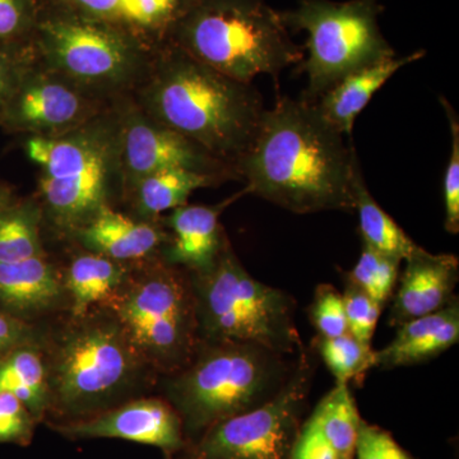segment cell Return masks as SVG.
Here are the masks:
<instances>
[{"label":"cell","instance_id":"6da1fadb","mask_svg":"<svg viewBox=\"0 0 459 459\" xmlns=\"http://www.w3.org/2000/svg\"><path fill=\"white\" fill-rule=\"evenodd\" d=\"M359 159L316 102L280 98L237 165L247 195L298 214L352 211Z\"/></svg>","mask_w":459,"mask_h":459},{"label":"cell","instance_id":"7a4b0ae2","mask_svg":"<svg viewBox=\"0 0 459 459\" xmlns=\"http://www.w3.org/2000/svg\"><path fill=\"white\" fill-rule=\"evenodd\" d=\"M39 342L47 365L48 416L60 422L90 418L157 385L159 376L108 309L59 314L40 325Z\"/></svg>","mask_w":459,"mask_h":459},{"label":"cell","instance_id":"3957f363","mask_svg":"<svg viewBox=\"0 0 459 459\" xmlns=\"http://www.w3.org/2000/svg\"><path fill=\"white\" fill-rule=\"evenodd\" d=\"M144 102L148 117L235 170L265 111L262 95L252 83L219 74L170 42L157 59Z\"/></svg>","mask_w":459,"mask_h":459},{"label":"cell","instance_id":"277c9868","mask_svg":"<svg viewBox=\"0 0 459 459\" xmlns=\"http://www.w3.org/2000/svg\"><path fill=\"white\" fill-rule=\"evenodd\" d=\"M295 359L241 342H199L186 367L157 385L183 421L186 446L223 420L261 406L282 388Z\"/></svg>","mask_w":459,"mask_h":459},{"label":"cell","instance_id":"5b68a950","mask_svg":"<svg viewBox=\"0 0 459 459\" xmlns=\"http://www.w3.org/2000/svg\"><path fill=\"white\" fill-rule=\"evenodd\" d=\"M168 42L226 77L252 83L304 60L279 12L264 0H195Z\"/></svg>","mask_w":459,"mask_h":459},{"label":"cell","instance_id":"8992f818","mask_svg":"<svg viewBox=\"0 0 459 459\" xmlns=\"http://www.w3.org/2000/svg\"><path fill=\"white\" fill-rule=\"evenodd\" d=\"M189 277L199 340L258 344L289 358L304 349L294 298L247 273L229 238L213 264Z\"/></svg>","mask_w":459,"mask_h":459},{"label":"cell","instance_id":"52a82bcc","mask_svg":"<svg viewBox=\"0 0 459 459\" xmlns=\"http://www.w3.org/2000/svg\"><path fill=\"white\" fill-rule=\"evenodd\" d=\"M107 309L159 377L186 367L201 342L189 273L161 256L132 263Z\"/></svg>","mask_w":459,"mask_h":459},{"label":"cell","instance_id":"ba28073f","mask_svg":"<svg viewBox=\"0 0 459 459\" xmlns=\"http://www.w3.org/2000/svg\"><path fill=\"white\" fill-rule=\"evenodd\" d=\"M26 153L40 168L42 217L74 235L108 204L119 168V133L83 126L56 137L31 135Z\"/></svg>","mask_w":459,"mask_h":459},{"label":"cell","instance_id":"9c48e42d","mask_svg":"<svg viewBox=\"0 0 459 459\" xmlns=\"http://www.w3.org/2000/svg\"><path fill=\"white\" fill-rule=\"evenodd\" d=\"M382 9L377 0H300L281 13L287 29L307 33L303 99L316 102L347 75L395 56L377 23Z\"/></svg>","mask_w":459,"mask_h":459},{"label":"cell","instance_id":"30bf717a","mask_svg":"<svg viewBox=\"0 0 459 459\" xmlns=\"http://www.w3.org/2000/svg\"><path fill=\"white\" fill-rule=\"evenodd\" d=\"M314 350H300L282 388L261 406L223 420L193 444L190 459H290L303 427L316 373Z\"/></svg>","mask_w":459,"mask_h":459},{"label":"cell","instance_id":"8fae6325","mask_svg":"<svg viewBox=\"0 0 459 459\" xmlns=\"http://www.w3.org/2000/svg\"><path fill=\"white\" fill-rule=\"evenodd\" d=\"M32 45L51 72L82 90L126 82L146 48L114 27L54 8L39 12Z\"/></svg>","mask_w":459,"mask_h":459},{"label":"cell","instance_id":"7c38bea8","mask_svg":"<svg viewBox=\"0 0 459 459\" xmlns=\"http://www.w3.org/2000/svg\"><path fill=\"white\" fill-rule=\"evenodd\" d=\"M119 168L129 189L148 175L170 169H186L238 180L232 166L210 155L195 142L155 122L133 114L119 131Z\"/></svg>","mask_w":459,"mask_h":459},{"label":"cell","instance_id":"4fadbf2b","mask_svg":"<svg viewBox=\"0 0 459 459\" xmlns=\"http://www.w3.org/2000/svg\"><path fill=\"white\" fill-rule=\"evenodd\" d=\"M51 429L66 439H122L156 446L169 455L188 444L179 413L164 397L142 395L90 418L56 422Z\"/></svg>","mask_w":459,"mask_h":459},{"label":"cell","instance_id":"5bb4252c","mask_svg":"<svg viewBox=\"0 0 459 459\" xmlns=\"http://www.w3.org/2000/svg\"><path fill=\"white\" fill-rule=\"evenodd\" d=\"M95 114L83 90L62 75L26 71L2 126L8 131L56 137L86 126Z\"/></svg>","mask_w":459,"mask_h":459},{"label":"cell","instance_id":"9a60e30c","mask_svg":"<svg viewBox=\"0 0 459 459\" xmlns=\"http://www.w3.org/2000/svg\"><path fill=\"white\" fill-rule=\"evenodd\" d=\"M403 273L392 296L388 323L401 327L410 320L439 312L455 299L459 259L455 255H433L418 247L406 259Z\"/></svg>","mask_w":459,"mask_h":459},{"label":"cell","instance_id":"2e32d148","mask_svg":"<svg viewBox=\"0 0 459 459\" xmlns=\"http://www.w3.org/2000/svg\"><path fill=\"white\" fill-rule=\"evenodd\" d=\"M51 7L114 27L146 47L168 42L195 0H49Z\"/></svg>","mask_w":459,"mask_h":459},{"label":"cell","instance_id":"e0dca14e","mask_svg":"<svg viewBox=\"0 0 459 459\" xmlns=\"http://www.w3.org/2000/svg\"><path fill=\"white\" fill-rule=\"evenodd\" d=\"M247 195V189L214 205H181L164 220L169 240L161 250L162 261L189 273L208 270L216 261L228 235L220 217L223 211Z\"/></svg>","mask_w":459,"mask_h":459},{"label":"cell","instance_id":"ac0fdd59","mask_svg":"<svg viewBox=\"0 0 459 459\" xmlns=\"http://www.w3.org/2000/svg\"><path fill=\"white\" fill-rule=\"evenodd\" d=\"M0 309L32 325L66 313L62 271L47 255L0 263Z\"/></svg>","mask_w":459,"mask_h":459},{"label":"cell","instance_id":"d6986e66","mask_svg":"<svg viewBox=\"0 0 459 459\" xmlns=\"http://www.w3.org/2000/svg\"><path fill=\"white\" fill-rule=\"evenodd\" d=\"M74 237L87 252L132 264L160 256L169 232L157 221L126 216L108 204Z\"/></svg>","mask_w":459,"mask_h":459},{"label":"cell","instance_id":"ffe728a7","mask_svg":"<svg viewBox=\"0 0 459 459\" xmlns=\"http://www.w3.org/2000/svg\"><path fill=\"white\" fill-rule=\"evenodd\" d=\"M459 341V301L397 328L388 346L374 351V368L395 369L431 360Z\"/></svg>","mask_w":459,"mask_h":459},{"label":"cell","instance_id":"44dd1931","mask_svg":"<svg viewBox=\"0 0 459 459\" xmlns=\"http://www.w3.org/2000/svg\"><path fill=\"white\" fill-rule=\"evenodd\" d=\"M424 56L425 50H419L410 56H394L347 75L316 100L319 113L341 134L351 137L356 117L369 104L377 91L401 68Z\"/></svg>","mask_w":459,"mask_h":459},{"label":"cell","instance_id":"7402d4cb","mask_svg":"<svg viewBox=\"0 0 459 459\" xmlns=\"http://www.w3.org/2000/svg\"><path fill=\"white\" fill-rule=\"evenodd\" d=\"M131 264L108 256L87 252L74 256L62 271L68 310L72 316H80L93 309H107L119 294Z\"/></svg>","mask_w":459,"mask_h":459},{"label":"cell","instance_id":"603a6c76","mask_svg":"<svg viewBox=\"0 0 459 459\" xmlns=\"http://www.w3.org/2000/svg\"><path fill=\"white\" fill-rule=\"evenodd\" d=\"M223 183L204 172L170 169L148 175L133 186L132 204L137 219L157 221L166 211L186 205L193 192Z\"/></svg>","mask_w":459,"mask_h":459},{"label":"cell","instance_id":"cb8c5ba5","mask_svg":"<svg viewBox=\"0 0 459 459\" xmlns=\"http://www.w3.org/2000/svg\"><path fill=\"white\" fill-rule=\"evenodd\" d=\"M0 392L13 394L31 411L39 422L48 418L47 365L39 338L0 358Z\"/></svg>","mask_w":459,"mask_h":459},{"label":"cell","instance_id":"d4e9b609","mask_svg":"<svg viewBox=\"0 0 459 459\" xmlns=\"http://www.w3.org/2000/svg\"><path fill=\"white\" fill-rule=\"evenodd\" d=\"M353 210L358 212L364 246L402 262L419 247L377 204L365 184L361 168L353 180Z\"/></svg>","mask_w":459,"mask_h":459},{"label":"cell","instance_id":"484cf974","mask_svg":"<svg viewBox=\"0 0 459 459\" xmlns=\"http://www.w3.org/2000/svg\"><path fill=\"white\" fill-rule=\"evenodd\" d=\"M310 418L338 459H353L362 419L349 383H336Z\"/></svg>","mask_w":459,"mask_h":459},{"label":"cell","instance_id":"4316f807","mask_svg":"<svg viewBox=\"0 0 459 459\" xmlns=\"http://www.w3.org/2000/svg\"><path fill=\"white\" fill-rule=\"evenodd\" d=\"M41 208L32 201H13L0 211V263L45 255Z\"/></svg>","mask_w":459,"mask_h":459},{"label":"cell","instance_id":"83f0119b","mask_svg":"<svg viewBox=\"0 0 459 459\" xmlns=\"http://www.w3.org/2000/svg\"><path fill=\"white\" fill-rule=\"evenodd\" d=\"M401 264L400 259L382 255L362 244L359 261L352 271L344 273V280L360 287L362 291L385 307L394 294Z\"/></svg>","mask_w":459,"mask_h":459},{"label":"cell","instance_id":"f1b7e54d","mask_svg":"<svg viewBox=\"0 0 459 459\" xmlns=\"http://www.w3.org/2000/svg\"><path fill=\"white\" fill-rule=\"evenodd\" d=\"M312 349L336 377V383L360 379L374 368V350L365 347L350 333L334 338L316 337Z\"/></svg>","mask_w":459,"mask_h":459},{"label":"cell","instance_id":"f546056e","mask_svg":"<svg viewBox=\"0 0 459 459\" xmlns=\"http://www.w3.org/2000/svg\"><path fill=\"white\" fill-rule=\"evenodd\" d=\"M39 12L36 0H0V48L32 45Z\"/></svg>","mask_w":459,"mask_h":459},{"label":"cell","instance_id":"4dcf8cb0","mask_svg":"<svg viewBox=\"0 0 459 459\" xmlns=\"http://www.w3.org/2000/svg\"><path fill=\"white\" fill-rule=\"evenodd\" d=\"M342 298L350 334L365 347L373 349L371 341L385 307L349 281H346Z\"/></svg>","mask_w":459,"mask_h":459},{"label":"cell","instance_id":"1f68e13d","mask_svg":"<svg viewBox=\"0 0 459 459\" xmlns=\"http://www.w3.org/2000/svg\"><path fill=\"white\" fill-rule=\"evenodd\" d=\"M310 322L320 338H334L349 334L342 294L332 285L316 287L310 305Z\"/></svg>","mask_w":459,"mask_h":459},{"label":"cell","instance_id":"d6a6232c","mask_svg":"<svg viewBox=\"0 0 459 459\" xmlns=\"http://www.w3.org/2000/svg\"><path fill=\"white\" fill-rule=\"evenodd\" d=\"M444 111L451 126L452 148L448 165L444 177V205H446V220L444 228L452 235L459 234V120L455 108L448 100L440 98Z\"/></svg>","mask_w":459,"mask_h":459},{"label":"cell","instance_id":"836d02e7","mask_svg":"<svg viewBox=\"0 0 459 459\" xmlns=\"http://www.w3.org/2000/svg\"><path fill=\"white\" fill-rule=\"evenodd\" d=\"M38 424L22 402L8 392H0V444L30 446Z\"/></svg>","mask_w":459,"mask_h":459},{"label":"cell","instance_id":"e575fe53","mask_svg":"<svg viewBox=\"0 0 459 459\" xmlns=\"http://www.w3.org/2000/svg\"><path fill=\"white\" fill-rule=\"evenodd\" d=\"M353 459H413L385 429L361 420Z\"/></svg>","mask_w":459,"mask_h":459},{"label":"cell","instance_id":"d590c367","mask_svg":"<svg viewBox=\"0 0 459 459\" xmlns=\"http://www.w3.org/2000/svg\"><path fill=\"white\" fill-rule=\"evenodd\" d=\"M32 47V45H30ZM26 48H0V126L27 71Z\"/></svg>","mask_w":459,"mask_h":459},{"label":"cell","instance_id":"8d00e7d4","mask_svg":"<svg viewBox=\"0 0 459 459\" xmlns=\"http://www.w3.org/2000/svg\"><path fill=\"white\" fill-rule=\"evenodd\" d=\"M290 459H338L312 418L304 422Z\"/></svg>","mask_w":459,"mask_h":459},{"label":"cell","instance_id":"74e56055","mask_svg":"<svg viewBox=\"0 0 459 459\" xmlns=\"http://www.w3.org/2000/svg\"><path fill=\"white\" fill-rule=\"evenodd\" d=\"M40 325H32L0 309V358L39 338Z\"/></svg>","mask_w":459,"mask_h":459},{"label":"cell","instance_id":"f35d334b","mask_svg":"<svg viewBox=\"0 0 459 459\" xmlns=\"http://www.w3.org/2000/svg\"><path fill=\"white\" fill-rule=\"evenodd\" d=\"M14 201L13 193L7 184L0 181V211L4 210L7 205Z\"/></svg>","mask_w":459,"mask_h":459}]
</instances>
